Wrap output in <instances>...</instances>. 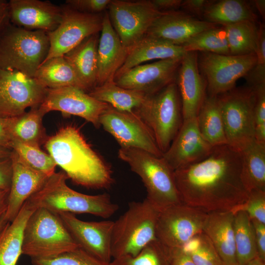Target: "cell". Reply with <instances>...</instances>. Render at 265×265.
Returning a JSON list of instances; mask_svg holds the SVG:
<instances>
[{"mask_svg":"<svg viewBox=\"0 0 265 265\" xmlns=\"http://www.w3.org/2000/svg\"><path fill=\"white\" fill-rule=\"evenodd\" d=\"M186 53L182 46L145 36L128 49L125 60L117 72L114 80L128 70L143 62L155 59L183 57Z\"/></svg>","mask_w":265,"mask_h":265,"instance_id":"cell-27","label":"cell"},{"mask_svg":"<svg viewBox=\"0 0 265 265\" xmlns=\"http://www.w3.org/2000/svg\"><path fill=\"white\" fill-rule=\"evenodd\" d=\"M58 214L79 248L101 261L111 262L114 221H84L74 213Z\"/></svg>","mask_w":265,"mask_h":265,"instance_id":"cell-17","label":"cell"},{"mask_svg":"<svg viewBox=\"0 0 265 265\" xmlns=\"http://www.w3.org/2000/svg\"><path fill=\"white\" fill-rule=\"evenodd\" d=\"M234 218L231 211L209 212L203 229L225 265L237 263Z\"/></svg>","mask_w":265,"mask_h":265,"instance_id":"cell-25","label":"cell"},{"mask_svg":"<svg viewBox=\"0 0 265 265\" xmlns=\"http://www.w3.org/2000/svg\"><path fill=\"white\" fill-rule=\"evenodd\" d=\"M246 265H265V261H264L257 256L248 263Z\"/></svg>","mask_w":265,"mask_h":265,"instance_id":"cell-56","label":"cell"},{"mask_svg":"<svg viewBox=\"0 0 265 265\" xmlns=\"http://www.w3.org/2000/svg\"><path fill=\"white\" fill-rule=\"evenodd\" d=\"M195 265H225L209 238L203 232L183 247Z\"/></svg>","mask_w":265,"mask_h":265,"instance_id":"cell-40","label":"cell"},{"mask_svg":"<svg viewBox=\"0 0 265 265\" xmlns=\"http://www.w3.org/2000/svg\"><path fill=\"white\" fill-rule=\"evenodd\" d=\"M8 222H9L5 219L4 216L0 220V232Z\"/></svg>","mask_w":265,"mask_h":265,"instance_id":"cell-57","label":"cell"},{"mask_svg":"<svg viewBox=\"0 0 265 265\" xmlns=\"http://www.w3.org/2000/svg\"><path fill=\"white\" fill-rule=\"evenodd\" d=\"M252 87L256 94L254 110L255 139L265 143V84Z\"/></svg>","mask_w":265,"mask_h":265,"instance_id":"cell-43","label":"cell"},{"mask_svg":"<svg viewBox=\"0 0 265 265\" xmlns=\"http://www.w3.org/2000/svg\"><path fill=\"white\" fill-rule=\"evenodd\" d=\"M49 48L47 32L10 23L0 34V69L16 70L34 77Z\"/></svg>","mask_w":265,"mask_h":265,"instance_id":"cell-6","label":"cell"},{"mask_svg":"<svg viewBox=\"0 0 265 265\" xmlns=\"http://www.w3.org/2000/svg\"><path fill=\"white\" fill-rule=\"evenodd\" d=\"M231 265H238V263H236V264Z\"/></svg>","mask_w":265,"mask_h":265,"instance_id":"cell-58","label":"cell"},{"mask_svg":"<svg viewBox=\"0 0 265 265\" xmlns=\"http://www.w3.org/2000/svg\"><path fill=\"white\" fill-rule=\"evenodd\" d=\"M11 140L5 128L3 118L0 117V146L11 149Z\"/></svg>","mask_w":265,"mask_h":265,"instance_id":"cell-52","label":"cell"},{"mask_svg":"<svg viewBox=\"0 0 265 265\" xmlns=\"http://www.w3.org/2000/svg\"><path fill=\"white\" fill-rule=\"evenodd\" d=\"M241 168V152L227 144L213 147L204 159L174 171L182 202L207 213L234 212L249 194Z\"/></svg>","mask_w":265,"mask_h":265,"instance_id":"cell-1","label":"cell"},{"mask_svg":"<svg viewBox=\"0 0 265 265\" xmlns=\"http://www.w3.org/2000/svg\"><path fill=\"white\" fill-rule=\"evenodd\" d=\"M100 33L86 38L63 56L74 70L85 92H89L97 85Z\"/></svg>","mask_w":265,"mask_h":265,"instance_id":"cell-26","label":"cell"},{"mask_svg":"<svg viewBox=\"0 0 265 265\" xmlns=\"http://www.w3.org/2000/svg\"><path fill=\"white\" fill-rule=\"evenodd\" d=\"M98 47L97 86L114 81L118 70L123 64L128 49L114 29L107 11L103 16Z\"/></svg>","mask_w":265,"mask_h":265,"instance_id":"cell-24","label":"cell"},{"mask_svg":"<svg viewBox=\"0 0 265 265\" xmlns=\"http://www.w3.org/2000/svg\"><path fill=\"white\" fill-rule=\"evenodd\" d=\"M208 213L183 203L159 212L156 230L157 239L169 249L183 247L203 232Z\"/></svg>","mask_w":265,"mask_h":265,"instance_id":"cell-11","label":"cell"},{"mask_svg":"<svg viewBox=\"0 0 265 265\" xmlns=\"http://www.w3.org/2000/svg\"><path fill=\"white\" fill-rule=\"evenodd\" d=\"M45 147L56 165L75 184L91 188H106L113 183L111 171L81 134L72 125L48 137Z\"/></svg>","mask_w":265,"mask_h":265,"instance_id":"cell-2","label":"cell"},{"mask_svg":"<svg viewBox=\"0 0 265 265\" xmlns=\"http://www.w3.org/2000/svg\"><path fill=\"white\" fill-rule=\"evenodd\" d=\"M196 119L201 135L212 146L227 144L218 96L207 95Z\"/></svg>","mask_w":265,"mask_h":265,"instance_id":"cell-30","label":"cell"},{"mask_svg":"<svg viewBox=\"0 0 265 265\" xmlns=\"http://www.w3.org/2000/svg\"><path fill=\"white\" fill-rule=\"evenodd\" d=\"M198 53V65L207 82L208 95L219 96L235 87L256 63L255 53L244 55Z\"/></svg>","mask_w":265,"mask_h":265,"instance_id":"cell-12","label":"cell"},{"mask_svg":"<svg viewBox=\"0 0 265 265\" xmlns=\"http://www.w3.org/2000/svg\"><path fill=\"white\" fill-rule=\"evenodd\" d=\"M239 210L245 211L251 220L265 224V190H255L249 192L244 203L234 212Z\"/></svg>","mask_w":265,"mask_h":265,"instance_id":"cell-44","label":"cell"},{"mask_svg":"<svg viewBox=\"0 0 265 265\" xmlns=\"http://www.w3.org/2000/svg\"><path fill=\"white\" fill-rule=\"evenodd\" d=\"M133 112L147 126L159 150L164 153L183 121L181 98L176 81L147 95L142 104Z\"/></svg>","mask_w":265,"mask_h":265,"instance_id":"cell-8","label":"cell"},{"mask_svg":"<svg viewBox=\"0 0 265 265\" xmlns=\"http://www.w3.org/2000/svg\"><path fill=\"white\" fill-rule=\"evenodd\" d=\"M45 115L39 106L31 108L18 116L4 118L5 128L12 141L40 148L47 137L42 124Z\"/></svg>","mask_w":265,"mask_h":265,"instance_id":"cell-28","label":"cell"},{"mask_svg":"<svg viewBox=\"0 0 265 265\" xmlns=\"http://www.w3.org/2000/svg\"><path fill=\"white\" fill-rule=\"evenodd\" d=\"M253 5L258 10L262 17L265 18V0H254L251 1Z\"/></svg>","mask_w":265,"mask_h":265,"instance_id":"cell-54","label":"cell"},{"mask_svg":"<svg viewBox=\"0 0 265 265\" xmlns=\"http://www.w3.org/2000/svg\"><path fill=\"white\" fill-rule=\"evenodd\" d=\"M11 150L0 146V159H3L10 157Z\"/></svg>","mask_w":265,"mask_h":265,"instance_id":"cell-55","label":"cell"},{"mask_svg":"<svg viewBox=\"0 0 265 265\" xmlns=\"http://www.w3.org/2000/svg\"><path fill=\"white\" fill-rule=\"evenodd\" d=\"M182 58L158 60L137 65L126 71L114 81L123 88L146 95L153 94L176 81Z\"/></svg>","mask_w":265,"mask_h":265,"instance_id":"cell-18","label":"cell"},{"mask_svg":"<svg viewBox=\"0 0 265 265\" xmlns=\"http://www.w3.org/2000/svg\"><path fill=\"white\" fill-rule=\"evenodd\" d=\"M109 106L80 88L67 86L48 88L39 108L44 114L51 111H58L65 115L77 116L98 128L100 126L101 115Z\"/></svg>","mask_w":265,"mask_h":265,"instance_id":"cell-16","label":"cell"},{"mask_svg":"<svg viewBox=\"0 0 265 265\" xmlns=\"http://www.w3.org/2000/svg\"><path fill=\"white\" fill-rule=\"evenodd\" d=\"M11 149L14 151L19 157L31 168L45 174L48 176L55 172L57 166L55 162L49 154L40 148H37L12 141Z\"/></svg>","mask_w":265,"mask_h":265,"instance_id":"cell-39","label":"cell"},{"mask_svg":"<svg viewBox=\"0 0 265 265\" xmlns=\"http://www.w3.org/2000/svg\"><path fill=\"white\" fill-rule=\"evenodd\" d=\"M12 173L5 219L12 222L25 202L39 190L50 176L26 164L11 150Z\"/></svg>","mask_w":265,"mask_h":265,"instance_id":"cell-22","label":"cell"},{"mask_svg":"<svg viewBox=\"0 0 265 265\" xmlns=\"http://www.w3.org/2000/svg\"><path fill=\"white\" fill-rule=\"evenodd\" d=\"M200 72L198 53L186 52L182 59L176 80L183 120L197 117L207 96V82Z\"/></svg>","mask_w":265,"mask_h":265,"instance_id":"cell-20","label":"cell"},{"mask_svg":"<svg viewBox=\"0 0 265 265\" xmlns=\"http://www.w3.org/2000/svg\"><path fill=\"white\" fill-rule=\"evenodd\" d=\"M12 167L10 156L0 159V190H9L12 177Z\"/></svg>","mask_w":265,"mask_h":265,"instance_id":"cell-47","label":"cell"},{"mask_svg":"<svg viewBox=\"0 0 265 265\" xmlns=\"http://www.w3.org/2000/svg\"><path fill=\"white\" fill-rule=\"evenodd\" d=\"M34 210L26 202L15 218L0 232V265H16L22 254L24 229Z\"/></svg>","mask_w":265,"mask_h":265,"instance_id":"cell-29","label":"cell"},{"mask_svg":"<svg viewBox=\"0 0 265 265\" xmlns=\"http://www.w3.org/2000/svg\"><path fill=\"white\" fill-rule=\"evenodd\" d=\"M154 6L162 12L178 10L181 7L182 0H151Z\"/></svg>","mask_w":265,"mask_h":265,"instance_id":"cell-50","label":"cell"},{"mask_svg":"<svg viewBox=\"0 0 265 265\" xmlns=\"http://www.w3.org/2000/svg\"><path fill=\"white\" fill-rule=\"evenodd\" d=\"M251 220L255 231L258 256L265 261V224L255 220Z\"/></svg>","mask_w":265,"mask_h":265,"instance_id":"cell-48","label":"cell"},{"mask_svg":"<svg viewBox=\"0 0 265 265\" xmlns=\"http://www.w3.org/2000/svg\"><path fill=\"white\" fill-rule=\"evenodd\" d=\"M256 64L245 76L248 85L255 86L265 84V29L263 23L258 28V38L255 52Z\"/></svg>","mask_w":265,"mask_h":265,"instance_id":"cell-42","label":"cell"},{"mask_svg":"<svg viewBox=\"0 0 265 265\" xmlns=\"http://www.w3.org/2000/svg\"><path fill=\"white\" fill-rule=\"evenodd\" d=\"M214 0H184L182 1L181 8L184 12L193 16L203 17L209 6Z\"/></svg>","mask_w":265,"mask_h":265,"instance_id":"cell-46","label":"cell"},{"mask_svg":"<svg viewBox=\"0 0 265 265\" xmlns=\"http://www.w3.org/2000/svg\"><path fill=\"white\" fill-rule=\"evenodd\" d=\"M241 179L248 192L265 190V143L255 139L242 151Z\"/></svg>","mask_w":265,"mask_h":265,"instance_id":"cell-31","label":"cell"},{"mask_svg":"<svg viewBox=\"0 0 265 265\" xmlns=\"http://www.w3.org/2000/svg\"><path fill=\"white\" fill-rule=\"evenodd\" d=\"M79 248L58 214L37 208L25 225L22 255L31 259L53 257Z\"/></svg>","mask_w":265,"mask_h":265,"instance_id":"cell-5","label":"cell"},{"mask_svg":"<svg viewBox=\"0 0 265 265\" xmlns=\"http://www.w3.org/2000/svg\"><path fill=\"white\" fill-rule=\"evenodd\" d=\"M185 51L230 55L223 26H216L194 35L182 46Z\"/></svg>","mask_w":265,"mask_h":265,"instance_id":"cell-37","label":"cell"},{"mask_svg":"<svg viewBox=\"0 0 265 265\" xmlns=\"http://www.w3.org/2000/svg\"><path fill=\"white\" fill-rule=\"evenodd\" d=\"M212 148L201 135L196 117H194L183 120L181 128L162 158L175 171L204 159Z\"/></svg>","mask_w":265,"mask_h":265,"instance_id":"cell-19","label":"cell"},{"mask_svg":"<svg viewBox=\"0 0 265 265\" xmlns=\"http://www.w3.org/2000/svg\"><path fill=\"white\" fill-rule=\"evenodd\" d=\"M61 8L62 18L59 25L47 33L50 48L43 62L63 56L86 38L100 33L102 29L104 14L80 12L66 4Z\"/></svg>","mask_w":265,"mask_h":265,"instance_id":"cell-13","label":"cell"},{"mask_svg":"<svg viewBox=\"0 0 265 265\" xmlns=\"http://www.w3.org/2000/svg\"><path fill=\"white\" fill-rule=\"evenodd\" d=\"M10 23L8 1L0 0V34Z\"/></svg>","mask_w":265,"mask_h":265,"instance_id":"cell-51","label":"cell"},{"mask_svg":"<svg viewBox=\"0 0 265 265\" xmlns=\"http://www.w3.org/2000/svg\"><path fill=\"white\" fill-rule=\"evenodd\" d=\"M32 265H111L101 261L80 248L55 257L44 259H31Z\"/></svg>","mask_w":265,"mask_h":265,"instance_id":"cell-41","label":"cell"},{"mask_svg":"<svg viewBox=\"0 0 265 265\" xmlns=\"http://www.w3.org/2000/svg\"><path fill=\"white\" fill-rule=\"evenodd\" d=\"M170 265H195L189 254L183 248L170 249Z\"/></svg>","mask_w":265,"mask_h":265,"instance_id":"cell-49","label":"cell"},{"mask_svg":"<svg viewBox=\"0 0 265 265\" xmlns=\"http://www.w3.org/2000/svg\"><path fill=\"white\" fill-rule=\"evenodd\" d=\"M159 211L147 199L132 202L127 210L114 221L111 238L113 259L136 256L146 245L157 239Z\"/></svg>","mask_w":265,"mask_h":265,"instance_id":"cell-7","label":"cell"},{"mask_svg":"<svg viewBox=\"0 0 265 265\" xmlns=\"http://www.w3.org/2000/svg\"><path fill=\"white\" fill-rule=\"evenodd\" d=\"M170 249L157 239L146 245L136 256L113 259L111 265H170Z\"/></svg>","mask_w":265,"mask_h":265,"instance_id":"cell-38","label":"cell"},{"mask_svg":"<svg viewBox=\"0 0 265 265\" xmlns=\"http://www.w3.org/2000/svg\"><path fill=\"white\" fill-rule=\"evenodd\" d=\"M232 55H244L255 53L258 28L255 22L244 21L223 26Z\"/></svg>","mask_w":265,"mask_h":265,"instance_id":"cell-36","label":"cell"},{"mask_svg":"<svg viewBox=\"0 0 265 265\" xmlns=\"http://www.w3.org/2000/svg\"><path fill=\"white\" fill-rule=\"evenodd\" d=\"M8 4L10 23L22 28L48 33L54 30L61 20V6L49 1L10 0Z\"/></svg>","mask_w":265,"mask_h":265,"instance_id":"cell-21","label":"cell"},{"mask_svg":"<svg viewBox=\"0 0 265 265\" xmlns=\"http://www.w3.org/2000/svg\"><path fill=\"white\" fill-rule=\"evenodd\" d=\"M234 213L237 263L239 265H246L258 256L254 229L245 211L239 210Z\"/></svg>","mask_w":265,"mask_h":265,"instance_id":"cell-35","label":"cell"},{"mask_svg":"<svg viewBox=\"0 0 265 265\" xmlns=\"http://www.w3.org/2000/svg\"><path fill=\"white\" fill-rule=\"evenodd\" d=\"M65 172H54L42 187L26 201L33 209L44 208L54 213H89L108 218L119 209L106 193L91 195L69 187Z\"/></svg>","mask_w":265,"mask_h":265,"instance_id":"cell-3","label":"cell"},{"mask_svg":"<svg viewBox=\"0 0 265 265\" xmlns=\"http://www.w3.org/2000/svg\"><path fill=\"white\" fill-rule=\"evenodd\" d=\"M218 98L227 145L241 152L255 140V90L235 87Z\"/></svg>","mask_w":265,"mask_h":265,"instance_id":"cell-9","label":"cell"},{"mask_svg":"<svg viewBox=\"0 0 265 265\" xmlns=\"http://www.w3.org/2000/svg\"><path fill=\"white\" fill-rule=\"evenodd\" d=\"M99 122L120 148H136L162 157L151 131L134 112L120 111L109 106L101 115Z\"/></svg>","mask_w":265,"mask_h":265,"instance_id":"cell-15","label":"cell"},{"mask_svg":"<svg viewBox=\"0 0 265 265\" xmlns=\"http://www.w3.org/2000/svg\"><path fill=\"white\" fill-rule=\"evenodd\" d=\"M34 78L47 88L73 86L84 90L74 70L63 56L53 57L43 62Z\"/></svg>","mask_w":265,"mask_h":265,"instance_id":"cell-33","label":"cell"},{"mask_svg":"<svg viewBox=\"0 0 265 265\" xmlns=\"http://www.w3.org/2000/svg\"><path fill=\"white\" fill-rule=\"evenodd\" d=\"M203 17L204 21L223 26L244 21L256 22L257 19L249 3L242 0H214Z\"/></svg>","mask_w":265,"mask_h":265,"instance_id":"cell-32","label":"cell"},{"mask_svg":"<svg viewBox=\"0 0 265 265\" xmlns=\"http://www.w3.org/2000/svg\"><path fill=\"white\" fill-rule=\"evenodd\" d=\"M118 156L140 178L146 189V199L159 211L183 203L174 171L162 157L133 148H120Z\"/></svg>","mask_w":265,"mask_h":265,"instance_id":"cell-4","label":"cell"},{"mask_svg":"<svg viewBox=\"0 0 265 265\" xmlns=\"http://www.w3.org/2000/svg\"><path fill=\"white\" fill-rule=\"evenodd\" d=\"M88 94L117 110L127 112H133L142 104L147 96L141 92L120 87L114 81L97 86Z\"/></svg>","mask_w":265,"mask_h":265,"instance_id":"cell-34","label":"cell"},{"mask_svg":"<svg viewBox=\"0 0 265 265\" xmlns=\"http://www.w3.org/2000/svg\"><path fill=\"white\" fill-rule=\"evenodd\" d=\"M111 0H67L65 4L79 12L99 14L107 8Z\"/></svg>","mask_w":265,"mask_h":265,"instance_id":"cell-45","label":"cell"},{"mask_svg":"<svg viewBox=\"0 0 265 265\" xmlns=\"http://www.w3.org/2000/svg\"><path fill=\"white\" fill-rule=\"evenodd\" d=\"M9 190H0V220L4 216L7 207Z\"/></svg>","mask_w":265,"mask_h":265,"instance_id":"cell-53","label":"cell"},{"mask_svg":"<svg viewBox=\"0 0 265 265\" xmlns=\"http://www.w3.org/2000/svg\"><path fill=\"white\" fill-rule=\"evenodd\" d=\"M107 8L111 24L127 49L145 37L154 21L165 13L151 0H111Z\"/></svg>","mask_w":265,"mask_h":265,"instance_id":"cell-10","label":"cell"},{"mask_svg":"<svg viewBox=\"0 0 265 265\" xmlns=\"http://www.w3.org/2000/svg\"><path fill=\"white\" fill-rule=\"evenodd\" d=\"M216 26V24L197 19L184 11L176 10L165 12L159 17L146 36L182 46L198 33Z\"/></svg>","mask_w":265,"mask_h":265,"instance_id":"cell-23","label":"cell"},{"mask_svg":"<svg viewBox=\"0 0 265 265\" xmlns=\"http://www.w3.org/2000/svg\"><path fill=\"white\" fill-rule=\"evenodd\" d=\"M47 89L34 77L16 70L0 69V117L18 116L28 107L39 106Z\"/></svg>","mask_w":265,"mask_h":265,"instance_id":"cell-14","label":"cell"}]
</instances>
